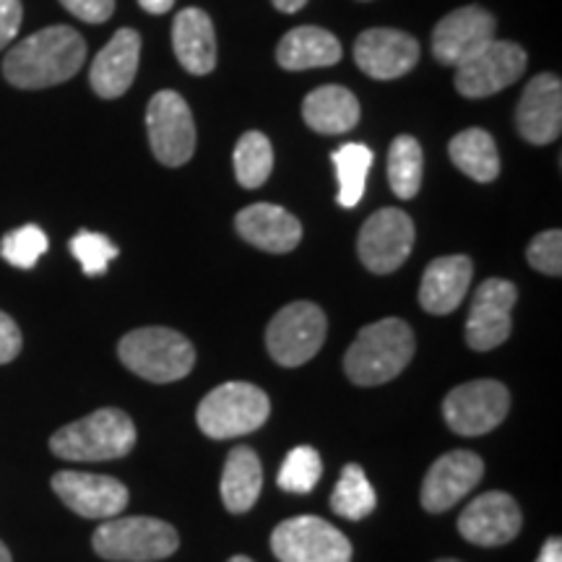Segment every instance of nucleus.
Returning <instances> with one entry per match:
<instances>
[{
    "mask_svg": "<svg viewBox=\"0 0 562 562\" xmlns=\"http://www.w3.org/2000/svg\"><path fill=\"white\" fill-rule=\"evenodd\" d=\"M414 248V222L402 209H381L362 224L357 252L364 269L393 273L402 269Z\"/></svg>",
    "mask_w": 562,
    "mask_h": 562,
    "instance_id": "obj_12",
    "label": "nucleus"
},
{
    "mask_svg": "<svg viewBox=\"0 0 562 562\" xmlns=\"http://www.w3.org/2000/svg\"><path fill=\"white\" fill-rule=\"evenodd\" d=\"M172 47L188 74H211L216 66V32L209 13L201 9H182L172 24Z\"/></svg>",
    "mask_w": 562,
    "mask_h": 562,
    "instance_id": "obj_23",
    "label": "nucleus"
},
{
    "mask_svg": "<svg viewBox=\"0 0 562 562\" xmlns=\"http://www.w3.org/2000/svg\"><path fill=\"white\" fill-rule=\"evenodd\" d=\"M269 414L271 402L258 385L232 381L203 396L195 422L206 438L227 440L261 430Z\"/></svg>",
    "mask_w": 562,
    "mask_h": 562,
    "instance_id": "obj_5",
    "label": "nucleus"
},
{
    "mask_svg": "<svg viewBox=\"0 0 562 562\" xmlns=\"http://www.w3.org/2000/svg\"><path fill=\"white\" fill-rule=\"evenodd\" d=\"M355 60L370 79H402L419 60V42L398 30H368L355 42Z\"/></svg>",
    "mask_w": 562,
    "mask_h": 562,
    "instance_id": "obj_18",
    "label": "nucleus"
},
{
    "mask_svg": "<svg viewBox=\"0 0 562 562\" xmlns=\"http://www.w3.org/2000/svg\"><path fill=\"white\" fill-rule=\"evenodd\" d=\"M87 60V42L70 26H47L13 45L3 76L16 89H47L74 79Z\"/></svg>",
    "mask_w": 562,
    "mask_h": 562,
    "instance_id": "obj_1",
    "label": "nucleus"
},
{
    "mask_svg": "<svg viewBox=\"0 0 562 562\" xmlns=\"http://www.w3.org/2000/svg\"><path fill=\"white\" fill-rule=\"evenodd\" d=\"M372 151L364 144H344L341 149L331 154L336 167V178H339V206L355 209L362 201L364 186H368V175L372 167Z\"/></svg>",
    "mask_w": 562,
    "mask_h": 562,
    "instance_id": "obj_28",
    "label": "nucleus"
},
{
    "mask_svg": "<svg viewBox=\"0 0 562 562\" xmlns=\"http://www.w3.org/2000/svg\"><path fill=\"white\" fill-rule=\"evenodd\" d=\"M537 562H562V542L560 537H550L539 552Z\"/></svg>",
    "mask_w": 562,
    "mask_h": 562,
    "instance_id": "obj_39",
    "label": "nucleus"
},
{
    "mask_svg": "<svg viewBox=\"0 0 562 562\" xmlns=\"http://www.w3.org/2000/svg\"><path fill=\"white\" fill-rule=\"evenodd\" d=\"M91 547L110 562H157L178 552L180 537L167 521L149 516L108 518L91 537Z\"/></svg>",
    "mask_w": 562,
    "mask_h": 562,
    "instance_id": "obj_6",
    "label": "nucleus"
},
{
    "mask_svg": "<svg viewBox=\"0 0 562 562\" xmlns=\"http://www.w3.org/2000/svg\"><path fill=\"white\" fill-rule=\"evenodd\" d=\"M263 490V467L248 446L232 448L222 472V501L229 513H245L256 505Z\"/></svg>",
    "mask_w": 562,
    "mask_h": 562,
    "instance_id": "obj_26",
    "label": "nucleus"
},
{
    "mask_svg": "<svg viewBox=\"0 0 562 562\" xmlns=\"http://www.w3.org/2000/svg\"><path fill=\"white\" fill-rule=\"evenodd\" d=\"M277 60L286 70L328 68L341 60V42L321 26H297L286 32L277 47Z\"/></svg>",
    "mask_w": 562,
    "mask_h": 562,
    "instance_id": "obj_24",
    "label": "nucleus"
},
{
    "mask_svg": "<svg viewBox=\"0 0 562 562\" xmlns=\"http://www.w3.org/2000/svg\"><path fill=\"white\" fill-rule=\"evenodd\" d=\"M323 474V461L315 448L311 446H297L286 453L284 463L279 469V487L292 495H307L315 490Z\"/></svg>",
    "mask_w": 562,
    "mask_h": 562,
    "instance_id": "obj_32",
    "label": "nucleus"
},
{
    "mask_svg": "<svg viewBox=\"0 0 562 562\" xmlns=\"http://www.w3.org/2000/svg\"><path fill=\"white\" fill-rule=\"evenodd\" d=\"M510 412V393L501 381H472L453 389L442 402V417L456 435L480 438L495 430Z\"/></svg>",
    "mask_w": 562,
    "mask_h": 562,
    "instance_id": "obj_9",
    "label": "nucleus"
},
{
    "mask_svg": "<svg viewBox=\"0 0 562 562\" xmlns=\"http://www.w3.org/2000/svg\"><path fill=\"white\" fill-rule=\"evenodd\" d=\"M516 286L505 279H487L474 292L467 321L469 347L474 351H490L508 341L513 328L510 311L516 305Z\"/></svg>",
    "mask_w": 562,
    "mask_h": 562,
    "instance_id": "obj_14",
    "label": "nucleus"
},
{
    "mask_svg": "<svg viewBox=\"0 0 562 562\" xmlns=\"http://www.w3.org/2000/svg\"><path fill=\"white\" fill-rule=\"evenodd\" d=\"M50 248V240L37 224H24V227L9 232L0 243V256L16 269H34L42 256Z\"/></svg>",
    "mask_w": 562,
    "mask_h": 562,
    "instance_id": "obj_33",
    "label": "nucleus"
},
{
    "mask_svg": "<svg viewBox=\"0 0 562 562\" xmlns=\"http://www.w3.org/2000/svg\"><path fill=\"white\" fill-rule=\"evenodd\" d=\"M326 315L313 302H292L269 323L266 347L281 368H300L318 355L326 341Z\"/></svg>",
    "mask_w": 562,
    "mask_h": 562,
    "instance_id": "obj_7",
    "label": "nucleus"
},
{
    "mask_svg": "<svg viewBox=\"0 0 562 562\" xmlns=\"http://www.w3.org/2000/svg\"><path fill=\"white\" fill-rule=\"evenodd\" d=\"M484 476V461L472 451L442 453L422 482V508L446 513L472 492Z\"/></svg>",
    "mask_w": 562,
    "mask_h": 562,
    "instance_id": "obj_17",
    "label": "nucleus"
},
{
    "mask_svg": "<svg viewBox=\"0 0 562 562\" xmlns=\"http://www.w3.org/2000/svg\"><path fill=\"white\" fill-rule=\"evenodd\" d=\"M146 131L154 157L165 167H182L195 151V123L178 91H157L146 108Z\"/></svg>",
    "mask_w": 562,
    "mask_h": 562,
    "instance_id": "obj_10",
    "label": "nucleus"
},
{
    "mask_svg": "<svg viewBox=\"0 0 562 562\" xmlns=\"http://www.w3.org/2000/svg\"><path fill=\"white\" fill-rule=\"evenodd\" d=\"M21 347H24V339H21L16 321L0 311V364H9L16 360Z\"/></svg>",
    "mask_w": 562,
    "mask_h": 562,
    "instance_id": "obj_37",
    "label": "nucleus"
},
{
    "mask_svg": "<svg viewBox=\"0 0 562 562\" xmlns=\"http://www.w3.org/2000/svg\"><path fill=\"white\" fill-rule=\"evenodd\" d=\"M524 516L508 492H484L467 505L459 518V531L476 547H501L518 537Z\"/></svg>",
    "mask_w": 562,
    "mask_h": 562,
    "instance_id": "obj_15",
    "label": "nucleus"
},
{
    "mask_svg": "<svg viewBox=\"0 0 562 562\" xmlns=\"http://www.w3.org/2000/svg\"><path fill=\"white\" fill-rule=\"evenodd\" d=\"M70 252L79 258L81 269L87 277H102V273L108 271L110 261H115L121 250H117V245L112 243L110 237L100 235V232L81 229L79 235L70 240Z\"/></svg>",
    "mask_w": 562,
    "mask_h": 562,
    "instance_id": "obj_34",
    "label": "nucleus"
},
{
    "mask_svg": "<svg viewBox=\"0 0 562 562\" xmlns=\"http://www.w3.org/2000/svg\"><path fill=\"white\" fill-rule=\"evenodd\" d=\"M235 227L245 243L266 252H290L302 240V224L286 209L273 203H252L237 214Z\"/></svg>",
    "mask_w": 562,
    "mask_h": 562,
    "instance_id": "obj_21",
    "label": "nucleus"
},
{
    "mask_svg": "<svg viewBox=\"0 0 562 562\" xmlns=\"http://www.w3.org/2000/svg\"><path fill=\"white\" fill-rule=\"evenodd\" d=\"M140 58V37L136 30L115 32L108 45L102 47L89 70V83L102 100H117L131 89L136 79Z\"/></svg>",
    "mask_w": 562,
    "mask_h": 562,
    "instance_id": "obj_20",
    "label": "nucleus"
},
{
    "mask_svg": "<svg viewBox=\"0 0 562 562\" xmlns=\"http://www.w3.org/2000/svg\"><path fill=\"white\" fill-rule=\"evenodd\" d=\"M279 562H351V542L334 524L318 516L281 521L271 533Z\"/></svg>",
    "mask_w": 562,
    "mask_h": 562,
    "instance_id": "obj_8",
    "label": "nucleus"
},
{
    "mask_svg": "<svg viewBox=\"0 0 562 562\" xmlns=\"http://www.w3.org/2000/svg\"><path fill=\"white\" fill-rule=\"evenodd\" d=\"M435 562H459V560H435Z\"/></svg>",
    "mask_w": 562,
    "mask_h": 562,
    "instance_id": "obj_44",
    "label": "nucleus"
},
{
    "mask_svg": "<svg viewBox=\"0 0 562 562\" xmlns=\"http://www.w3.org/2000/svg\"><path fill=\"white\" fill-rule=\"evenodd\" d=\"M136 446V425L123 409H97L60 427L50 438V451L66 461H112Z\"/></svg>",
    "mask_w": 562,
    "mask_h": 562,
    "instance_id": "obj_3",
    "label": "nucleus"
},
{
    "mask_svg": "<svg viewBox=\"0 0 562 562\" xmlns=\"http://www.w3.org/2000/svg\"><path fill=\"white\" fill-rule=\"evenodd\" d=\"M474 266L469 256H442L427 266L419 284V305L432 315H448L461 305L472 284Z\"/></svg>",
    "mask_w": 562,
    "mask_h": 562,
    "instance_id": "obj_22",
    "label": "nucleus"
},
{
    "mask_svg": "<svg viewBox=\"0 0 562 562\" xmlns=\"http://www.w3.org/2000/svg\"><path fill=\"white\" fill-rule=\"evenodd\" d=\"M271 3L277 5L281 13H294V11H300L307 0H271Z\"/></svg>",
    "mask_w": 562,
    "mask_h": 562,
    "instance_id": "obj_41",
    "label": "nucleus"
},
{
    "mask_svg": "<svg viewBox=\"0 0 562 562\" xmlns=\"http://www.w3.org/2000/svg\"><path fill=\"white\" fill-rule=\"evenodd\" d=\"M302 117L315 133L339 136V133H349L360 123V102L349 89L328 83V87L313 89L305 97Z\"/></svg>",
    "mask_w": 562,
    "mask_h": 562,
    "instance_id": "obj_25",
    "label": "nucleus"
},
{
    "mask_svg": "<svg viewBox=\"0 0 562 562\" xmlns=\"http://www.w3.org/2000/svg\"><path fill=\"white\" fill-rule=\"evenodd\" d=\"M229 562H252V560L245 558V554H235V558H232Z\"/></svg>",
    "mask_w": 562,
    "mask_h": 562,
    "instance_id": "obj_43",
    "label": "nucleus"
},
{
    "mask_svg": "<svg viewBox=\"0 0 562 562\" xmlns=\"http://www.w3.org/2000/svg\"><path fill=\"white\" fill-rule=\"evenodd\" d=\"M138 5L146 13H154V16H159V13H167L172 9L175 0H138Z\"/></svg>",
    "mask_w": 562,
    "mask_h": 562,
    "instance_id": "obj_40",
    "label": "nucleus"
},
{
    "mask_svg": "<svg viewBox=\"0 0 562 562\" xmlns=\"http://www.w3.org/2000/svg\"><path fill=\"white\" fill-rule=\"evenodd\" d=\"M526 258L537 271L547 273V277H560L562 273V232L547 229L539 232L537 237L526 248Z\"/></svg>",
    "mask_w": 562,
    "mask_h": 562,
    "instance_id": "obj_35",
    "label": "nucleus"
},
{
    "mask_svg": "<svg viewBox=\"0 0 562 562\" xmlns=\"http://www.w3.org/2000/svg\"><path fill=\"white\" fill-rule=\"evenodd\" d=\"M422 146L414 136H398L389 151L391 191L402 201H409L422 188Z\"/></svg>",
    "mask_w": 562,
    "mask_h": 562,
    "instance_id": "obj_31",
    "label": "nucleus"
},
{
    "mask_svg": "<svg viewBox=\"0 0 562 562\" xmlns=\"http://www.w3.org/2000/svg\"><path fill=\"white\" fill-rule=\"evenodd\" d=\"M121 362L151 383H172L186 378L195 364V349L186 336L165 326L136 328L117 344Z\"/></svg>",
    "mask_w": 562,
    "mask_h": 562,
    "instance_id": "obj_4",
    "label": "nucleus"
},
{
    "mask_svg": "<svg viewBox=\"0 0 562 562\" xmlns=\"http://www.w3.org/2000/svg\"><path fill=\"white\" fill-rule=\"evenodd\" d=\"M414 357V334L402 318L364 326L344 357V370L355 385H383L398 378Z\"/></svg>",
    "mask_w": 562,
    "mask_h": 562,
    "instance_id": "obj_2",
    "label": "nucleus"
},
{
    "mask_svg": "<svg viewBox=\"0 0 562 562\" xmlns=\"http://www.w3.org/2000/svg\"><path fill=\"white\" fill-rule=\"evenodd\" d=\"M21 19H24L21 0H0V50L9 47L11 40H16Z\"/></svg>",
    "mask_w": 562,
    "mask_h": 562,
    "instance_id": "obj_38",
    "label": "nucleus"
},
{
    "mask_svg": "<svg viewBox=\"0 0 562 562\" xmlns=\"http://www.w3.org/2000/svg\"><path fill=\"white\" fill-rule=\"evenodd\" d=\"M0 562H13V560H11V552H9V547H5L3 542H0Z\"/></svg>",
    "mask_w": 562,
    "mask_h": 562,
    "instance_id": "obj_42",
    "label": "nucleus"
},
{
    "mask_svg": "<svg viewBox=\"0 0 562 562\" xmlns=\"http://www.w3.org/2000/svg\"><path fill=\"white\" fill-rule=\"evenodd\" d=\"M63 9L87 24H102L115 11V0H60Z\"/></svg>",
    "mask_w": 562,
    "mask_h": 562,
    "instance_id": "obj_36",
    "label": "nucleus"
},
{
    "mask_svg": "<svg viewBox=\"0 0 562 562\" xmlns=\"http://www.w3.org/2000/svg\"><path fill=\"white\" fill-rule=\"evenodd\" d=\"M526 50L516 42L492 40L487 47L456 68V89L469 100H482L516 83L526 70Z\"/></svg>",
    "mask_w": 562,
    "mask_h": 562,
    "instance_id": "obj_11",
    "label": "nucleus"
},
{
    "mask_svg": "<svg viewBox=\"0 0 562 562\" xmlns=\"http://www.w3.org/2000/svg\"><path fill=\"white\" fill-rule=\"evenodd\" d=\"M378 505V495L360 463H347L331 495V510L347 521H362Z\"/></svg>",
    "mask_w": 562,
    "mask_h": 562,
    "instance_id": "obj_29",
    "label": "nucleus"
},
{
    "mask_svg": "<svg viewBox=\"0 0 562 562\" xmlns=\"http://www.w3.org/2000/svg\"><path fill=\"white\" fill-rule=\"evenodd\" d=\"M518 133L533 146H547L562 131V83L558 76L539 74L526 83L516 110Z\"/></svg>",
    "mask_w": 562,
    "mask_h": 562,
    "instance_id": "obj_19",
    "label": "nucleus"
},
{
    "mask_svg": "<svg viewBox=\"0 0 562 562\" xmlns=\"http://www.w3.org/2000/svg\"><path fill=\"white\" fill-rule=\"evenodd\" d=\"M453 165L476 182H492L501 175V154L487 131L467 128L448 146Z\"/></svg>",
    "mask_w": 562,
    "mask_h": 562,
    "instance_id": "obj_27",
    "label": "nucleus"
},
{
    "mask_svg": "<svg viewBox=\"0 0 562 562\" xmlns=\"http://www.w3.org/2000/svg\"><path fill=\"white\" fill-rule=\"evenodd\" d=\"M273 170V146L266 133H243L235 146V178L243 188H261L271 178Z\"/></svg>",
    "mask_w": 562,
    "mask_h": 562,
    "instance_id": "obj_30",
    "label": "nucleus"
},
{
    "mask_svg": "<svg viewBox=\"0 0 562 562\" xmlns=\"http://www.w3.org/2000/svg\"><path fill=\"white\" fill-rule=\"evenodd\" d=\"M53 490L60 497L63 505L81 518H108L121 516L128 508V487L117 482L115 476L87 474V472H58L53 474Z\"/></svg>",
    "mask_w": 562,
    "mask_h": 562,
    "instance_id": "obj_13",
    "label": "nucleus"
},
{
    "mask_svg": "<svg viewBox=\"0 0 562 562\" xmlns=\"http://www.w3.org/2000/svg\"><path fill=\"white\" fill-rule=\"evenodd\" d=\"M495 40V19L480 5L448 13L432 32V55L442 66L459 68Z\"/></svg>",
    "mask_w": 562,
    "mask_h": 562,
    "instance_id": "obj_16",
    "label": "nucleus"
}]
</instances>
